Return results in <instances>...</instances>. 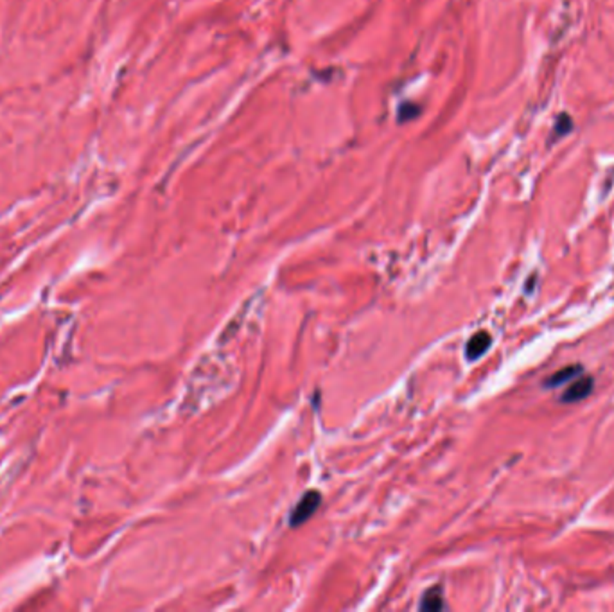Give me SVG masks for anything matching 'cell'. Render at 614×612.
Wrapping results in <instances>:
<instances>
[{
  "mask_svg": "<svg viewBox=\"0 0 614 612\" xmlns=\"http://www.w3.org/2000/svg\"><path fill=\"white\" fill-rule=\"evenodd\" d=\"M580 374H582V366L580 365L564 366L562 370L555 372L552 377L546 379V388H557L564 383H571V381L579 377Z\"/></svg>",
  "mask_w": 614,
  "mask_h": 612,
  "instance_id": "277c9868",
  "label": "cell"
},
{
  "mask_svg": "<svg viewBox=\"0 0 614 612\" xmlns=\"http://www.w3.org/2000/svg\"><path fill=\"white\" fill-rule=\"evenodd\" d=\"M573 129V119H571L568 114H561L555 120V126H553V137L562 138L566 137L568 133Z\"/></svg>",
  "mask_w": 614,
  "mask_h": 612,
  "instance_id": "8992f818",
  "label": "cell"
},
{
  "mask_svg": "<svg viewBox=\"0 0 614 612\" xmlns=\"http://www.w3.org/2000/svg\"><path fill=\"white\" fill-rule=\"evenodd\" d=\"M444 598H442V589L440 587H431L424 595L422 602H420V609L424 611H440L444 609Z\"/></svg>",
  "mask_w": 614,
  "mask_h": 612,
  "instance_id": "5b68a950",
  "label": "cell"
},
{
  "mask_svg": "<svg viewBox=\"0 0 614 612\" xmlns=\"http://www.w3.org/2000/svg\"><path fill=\"white\" fill-rule=\"evenodd\" d=\"M320 503H322V496L316 490H311V492L305 494L304 498L300 499V503L295 507V510H293L291 517H289V524L291 526H300L304 521L309 519L314 512H316Z\"/></svg>",
  "mask_w": 614,
  "mask_h": 612,
  "instance_id": "6da1fadb",
  "label": "cell"
},
{
  "mask_svg": "<svg viewBox=\"0 0 614 612\" xmlns=\"http://www.w3.org/2000/svg\"><path fill=\"white\" fill-rule=\"evenodd\" d=\"M593 388H595V379L591 375H586V377L577 379L575 383H571V386L562 393V402L566 404H571V402L584 401L586 397H589L593 393Z\"/></svg>",
  "mask_w": 614,
  "mask_h": 612,
  "instance_id": "7a4b0ae2",
  "label": "cell"
},
{
  "mask_svg": "<svg viewBox=\"0 0 614 612\" xmlns=\"http://www.w3.org/2000/svg\"><path fill=\"white\" fill-rule=\"evenodd\" d=\"M491 343H492V338L489 332H485V330H480V332H476L473 338L469 339L467 347H465L467 359L474 361V359H478L480 356H483V354L487 352V348L491 347Z\"/></svg>",
  "mask_w": 614,
  "mask_h": 612,
  "instance_id": "3957f363",
  "label": "cell"
}]
</instances>
